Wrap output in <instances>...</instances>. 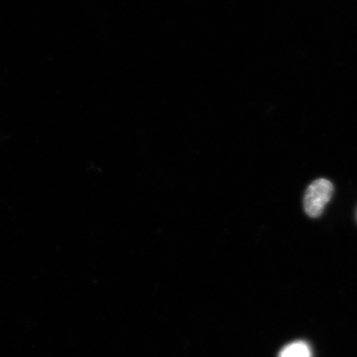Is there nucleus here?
Returning a JSON list of instances; mask_svg holds the SVG:
<instances>
[{
	"instance_id": "nucleus-2",
	"label": "nucleus",
	"mask_w": 357,
	"mask_h": 357,
	"mask_svg": "<svg viewBox=\"0 0 357 357\" xmlns=\"http://www.w3.org/2000/svg\"><path fill=\"white\" fill-rule=\"evenodd\" d=\"M312 349L305 341H294L280 350L278 357H312Z\"/></svg>"
},
{
	"instance_id": "nucleus-1",
	"label": "nucleus",
	"mask_w": 357,
	"mask_h": 357,
	"mask_svg": "<svg viewBox=\"0 0 357 357\" xmlns=\"http://www.w3.org/2000/svg\"><path fill=\"white\" fill-rule=\"evenodd\" d=\"M334 188L331 181L326 178H319L307 187L303 208L310 218H319L322 215L326 205L332 199Z\"/></svg>"
}]
</instances>
